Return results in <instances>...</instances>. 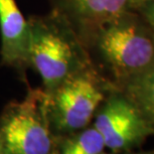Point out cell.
I'll return each mask as SVG.
<instances>
[{
  "label": "cell",
  "instance_id": "52a82bcc",
  "mask_svg": "<svg viewBox=\"0 0 154 154\" xmlns=\"http://www.w3.org/2000/svg\"><path fill=\"white\" fill-rule=\"evenodd\" d=\"M1 66L15 69L26 81L30 68V28L15 0H0Z\"/></svg>",
  "mask_w": 154,
  "mask_h": 154
},
{
  "label": "cell",
  "instance_id": "6da1fadb",
  "mask_svg": "<svg viewBox=\"0 0 154 154\" xmlns=\"http://www.w3.org/2000/svg\"><path fill=\"white\" fill-rule=\"evenodd\" d=\"M91 64L119 88L154 62V34L136 11L100 27L86 42Z\"/></svg>",
  "mask_w": 154,
  "mask_h": 154
},
{
  "label": "cell",
  "instance_id": "8992f818",
  "mask_svg": "<svg viewBox=\"0 0 154 154\" xmlns=\"http://www.w3.org/2000/svg\"><path fill=\"white\" fill-rule=\"evenodd\" d=\"M52 10L69 21L85 45L100 27L128 12L140 0H49Z\"/></svg>",
  "mask_w": 154,
  "mask_h": 154
},
{
  "label": "cell",
  "instance_id": "7a4b0ae2",
  "mask_svg": "<svg viewBox=\"0 0 154 154\" xmlns=\"http://www.w3.org/2000/svg\"><path fill=\"white\" fill-rule=\"evenodd\" d=\"M30 68L43 81V91L50 96L63 82L91 64L87 48L69 21L59 12L31 16Z\"/></svg>",
  "mask_w": 154,
  "mask_h": 154
},
{
  "label": "cell",
  "instance_id": "ba28073f",
  "mask_svg": "<svg viewBox=\"0 0 154 154\" xmlns=\"http://www.w3.org/2000/svg\"><path fill=\"white\" fill-rule=\"evenodd\" d=\"M116 90L136 106L154 130V62L144 72L125 82Z\"/></svg>",
  "mask_w": 154,
  "mask_h": 154
},
{
  "label": "cell",
  "instance_id": "5b68a950",
  "mask_svg": "<svg viewBox=\"0 0 154 154\" xmlns=\"http://www.w3.org/2000/svg\"><path fill=\"white\" fill-rule=\"evenodd\" d=\"M94 126L106 147L114 153L127 152L154 135L136 106L120 91L112 88L94 114Z\"/></svg>",
  "mask_w": 154,
  "mask_h": 154
},
{
  "label": "cell",
  "instance_id": "277c9868",
  "mask_svg": "<svg viewBox=\"0 0 154 154\" xmlns=\"http://www.w3.org/2000/svg\"><path fill=\"white\" fill-rule=\"evenodd\" d=\"M57 139L43 88H28L24 100L9 103L0 114L2 154H55Z\"/></svg>",
  "mask_w": 154,
  "mask_h": 154
},
{
  "label": "cell",
  "instance_id": "3957f363",
  "mask_svg": "<svg viewBox=\"0 0 154 154\" xmlns=\"http://www.w3.org/2000/svg\"><path fill=\"white\" fill-rule=\"evenodd\" d=\"M112 88L93 64L66 79L50 96H46L48 119L55 135L88 126Z\"/></svg>",
  "mask_w": 154,
  "mask_h": 154
},
{
  "label": "cell",
  "instance_id": "8fae6325",
  "mask_svg": "<svg viewBox=\"0 0 154 154\" xmlns=\"http://www.w3.org/2000/svg\"><path fill=\"white\" fill-rule=\"evenodd\" d=\"M100 154H106V153H100ZM124 154H154V149L149 150V151H144V152H138V153H124Z\"/></svg>",
  "mask_w": 154,
  "mask_h": 154
},
{
  "label": "cell",
  "instance_id": "7c38bea8",
  "mask_svg": "<svg viewBox=\"0 0 154 154\" xmlns=\"http://www.w3.org/2000/svg\"><path fill=\"white\" fill-rule=\"evenodd\" d=\"M0 154H2V143L0 141Z\"/></svg>",
  "mask_w": 154,
  "mask_h": 154
},
{
  "label": "cell",
  "instance_id": "9c48e42d",
  "mask_svg": "<svg viewBox=\"0 0 154 154\" xmlns=\"http://www.w3.org/2000/svg\"><path fill=\"white\" fill-rule=\"evenodd\" d=\"M104 148L103 136L93 125L58 136L55 154H100Z\"/></svg>",
  "mask_w": 154,
  "mask_h": 154
},
{
  "label": "cell",
  "instance_id": "30bf717a",
  "mask_svg": "<svg viewBox=\"0 0 154 154\" xmlns=\"http://www.w3.org/2000/svg\"><path fill=\"white\" fill-rule=\"evenodd\" d=\"M135 11L141 16L154 34V0H140Z\"/></svg>",
  "mask_w": 154,
  "mask_h": 154
}]
</instances>
